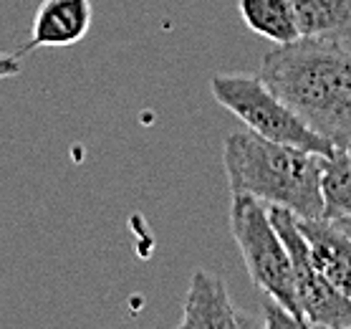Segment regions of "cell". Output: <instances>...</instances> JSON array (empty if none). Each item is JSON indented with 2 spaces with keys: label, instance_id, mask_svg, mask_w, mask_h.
I'll return each instance as SVG.
<instances>
[{
  "label": "cell",
  "instance_id": "1",
  "mask_svg": "<svg viewBox=\"0 0 351 329\" xmlns=\"http://www.w3.org/2000/svg\"><path fill=\"white\" fill-rule=\"evenodd\" d=\"M258 76L336 150L351 145V36H301L265 54Z\"/></svg>",
  "mask_w": 351,
  "mask_h": 329
},
{
  "label": "cell",
  "instance_id": "2",
  "mask_svg": "<svg viewBox=\"0 0 351 329\" xmlns=\"http://www.w3.org/2000/svg\"><path fill=\"white\" fill-rule=\"evenodd\" d=\"M324 155L271 142L256 132L225 137L223 165L230 193L250 195L263 205L291 210L298 220L324 218Z\"/></svg>",
  "mask_w": 351,
  "mask_h": 329
},
{
  "label": "cell",
  "instance_id": "3",
  "mask_svg": "<svg viewBox=\"0 0 351 329\" xmlns=\"http://www.w3.org/2000/svg\"><path fill=\"white\" fill-rule=\"evenodd\" d=\"M210 91L217 104L235 114L250 132L271 142L298 147L324 157L336 152V147L316 135L261 76L217 73L210 79Z\"/></svg>",
  "mask_w": 351,
  "mask_h": 329
},
{
  "label": "cell",
  "instance_id": "4",
  "mask_svg": "<svg viewBox=\"0 0 351 329\" xmlns=\"http://www.w3.org/2000/svg\"><path fill=\"white\" fill-rule=\"evenodd\" d=\"M230 231L253 284L280 306L301 314L291 253L268 216V205L250 195L235 193L230 201Z\"/></svg>",
  "mask_w": 351,
  "mask_h": 329
},
{
  "label": "cell",
  "instance_id": "5",
  "mask_svg": "<svg viewBox=\"0 0 351 329\" xmlns=\"http://www.w3.org/2000/svg\"><path fill=\"white\" fill-rule=\"evenodd\" d=\"M268 216H271L273 225L278 228L280 238L291 253L295 297H298L301 314L313 327L321 329L351 327V299L343 297L341 291L313 266L308 243L298 228V218L291 210L276 208V205H268Z\"/></svg>",
  "mask_w": 351,
  "mask_h": 329
},
{
  "label": "cell",
  "instance_id": "6",
  "mask_svg": "<svg viewBox=\"0 0 351 329\" xmlns=\"http://www.w3.org/2000/svg\"><path fill=\"white\" fill-rule=\"evenodd\" d=\"M91 18V0H43L33 16L31 38L21 51L69 49L86 38Z\"/></svg>",
  "mask_w": 351,
  "mask_h": 329
},
{
  "label": "cell",
  "instance_id": "7",
  "mask_svg": "<svg viewBox=\"0 0 351 329\" xmlns=\"http://www.w3.org/2000/svg\"><path fill=\"white\" fill-rule=\"evenodd\" d=\"M177 329H240L238 312L220 276L202 269L192 273L184 294L182 324Z\"/></svg>",
  "mask_w": 351,
  "mask_h": 329
},
{
  "label": "cell",
  "instance_id": "8",
  "mask_svg": "<svg viewBox=\"0 0 351 329\" xmlns=\"http://www.w3.org/2000/svg\"><path fill=\"white\" fill-rule=\"evenodd\" d=\"M298 228L308 243L313 266L343 297L351 299V238L326 218L298 220Z\"/></svg>",
  "mask_w": 351,
  "mask_h": 329
},
{
  "label": "cell",
  "instance_id": "9",
  "mask_svg": "<svg viewBox=\"0 0 351 329\" xmlns=\"http://www.w3.org/2000/svg\"><path fill=\"white\" fill-rule=\"evenodd\" d=\"M238 10L250 31L273 41L276 46L301 38L291 0H238Z\"/></svg>",
  "mask_w": 351,
  "mask_h": 329
},
{
  "label": "cell",
  "instance_id": "10",
  "mask_svg": "<svg viewBox=\"0 0 351 329\" xmlns=\"http://www.w3.org/2000/svg\"><path fill=\"white\" fill-rule=\"evenodd\" d=\"M306 38H349L351 0H291Z\"/></svg>",
  "mask_w": 351,
  "mask_h": 329
},
{
  "label": "cell",
  "instance_id": "11",
  "mask_svg": "<svg viewBox=\"0 0 351 329\" xmlns=\"http://www.w3.org/2000/svg\"><path fill=\"white\" fill-rule=\"evenodd\" d=\"M321 195L326 220L351 216V150H336L324 160Z\"/></svg>",
  "mask_w": 351,
  "mask_h": 329
},
{
  "label": "cell",
  "instance_id": "12",
  "mask_svg": "<svg viewBox=\"0 0 351 329\" xmlns=\"http://www.w3.org/2000/svg\"><path fill=\"white\" fill-rule=\"evenodd\" d=\"M263 329H313L304 314H293L263 294Z\"/></svg>",
  "mask_w": 351,
  "mask_h": 329
},
{
  "label": "cell",
  "instance_id": "13",
  "mask_svg": "<svg viewBox=\"0 0 351 329\" xmlns=\"http://www.w3.org/2000/svg\"><path fill=\"white\" fill-rule=\"evenodd\" d=\"M21 58L16 54H5V51H0V81L3 79H13L21 73Z\"/></svg>",
  "mask_w": 351,
  "mask_h": 329
},
{
  "label": "cell",
  "instance_id": "14",
  "mask_svg": "<svg viewBox=\"0 0 351 329\" xmlns=\"http://www.w3.org/2000/svg\"><path fill=\"white\" fill-rule=\"evenodd\" d=\"M238 327L240 329H263V321L258 319L256 314L238 312Z\"/></svg>",
  "mask_w": 351,
  "mask_h": 329
},
{
  "label": "cell",
  "instance_id": "15",
  "mask_svg": "<svg viewBox=\"0 0 351 329\" xmlns=\"http://www.w3.org/2000/svg\"><path fill=\"white\" fill-rule=\"evenodd\" d=\"M331 223H334L339 231H343L351 238V216L349 218H339V220H331Z\"/></svg>",
  "mask_w": 351,
  "mask_h": 329
},
{
  "label": "cell",
  "instance_id": "16",
  "mask_svg": "<svg viewBox=\"0 0 351 329\" xmlns=\"http://www.w3.org/2000/svg\"><path fill=\"white\" fill-rule=\"evenodd\" d=\"M339 329H351V327H339Z\"/></svg>",
  "mask_w": 351,
  "mask_h": 329
},
{
  "label": "cell",
  "instance_id": "17",
  "mask_svg": "<svg viewBox=\"0 0 351 329\" xmlns=\"http://www.w3.org/2000/svg\"><path fill=\"white\" fill-rule=\"evenodd\" d=\"M346 150H351V145H349V147H346Z\"/></svg>",
  "mask_w": 351,
  "mask_h": 329
}]
</instances>
